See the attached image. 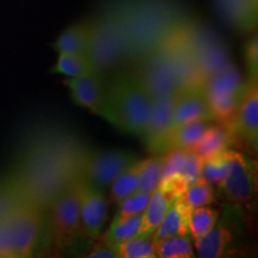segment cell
Listing matches in <instances>:
<instances>
[{
	"mask_svg": "<svg viewBox=\"0 0 258 258\" xmlns=\"http://www.w3.org/2000/svg\"><path fill=\"white\" fill-rule=\"evenodd\" d=\"M190 212L191 209L186 206L182 195L177 198L152 233L154 243L172 235H189Z\"/></svg>",
	"mask_w": 258,
	"mask_h": 258,
	"instance_id": "16",
	"label": "cell"
},
{
	"mask_svg": "<svg viewBox=\"0 0 258 258\" xmlns=\"http://www.w3.org/2000/svg\"><path fill=\"white\" fill-rule=\"evenodd\" d=\"M44 209L25 202L0 219V258H27L43 247Z\"/></svg>",
	"mask_w": 258,
	"mask_h": 258,
	"instance_id": "3",
	"label": "cell"
},
{
	"mask_svg": "<svg viewBox=\"0 0 258 258\" xmlns=\"http://www.w3.org/2000/svg\"><path fill=\"white\" fill-rule=\"evenodd\" d=\"M143 213L131 215L127 218H115L112 219L110 226L104 233H101L99 237L105 241L106 244L115 247L116 245L122 241L131 239V238L138 235L139 227H140Z\"/></svg>",
	"mask_w": 258,
	"mask_h": 258,
	"instance_id": "21",
	"label": "cell"
},
{
	"mask_svg": "<svg viewBox=\"0 0 258 258\" xmlns=\"http://www.w3.org/2000/svg\"><path fill=\"white\" fill-rule=\"evenodd\" d=\"M117 258H157L152 234L135 235L114 247Z\"/></svg>",
	"mask_w": 258,
	"mask_h": 258,
	"instance_id": "23",
	"label": "cell"
},
{
	"mask_svg": "<svg viewBox=\"0 0 258 258\" xmlns=\"http://www.w3.org/2000/svg\"><path fill=\"white\" fill-rule=\"evenodd\" d=\"M244 60L249 76L247 78H258V40L257 35L251 36L244 46Z\"/></svg>",
	"mask_w": 258,
	"mask_h": 258,
	"instance_id": "32",
	"label": "cell"
},
{
	"mask_svg": "<svg viewBox=\"0 0 258 258\" xmlns=\"http://www.w3.org/2000/svg\"><path fill=\"white\" fill-rule=\"evenodd\" d=\"M233 141V135L227 128L219 123L211 124L192 151L205 159L231 148Z\"/></svg>",
	"mask_w": 258,
	"mask_h": 258,
	"instance_id": "20",
	"label": "cell"
},
{
	"mask_svg": "<svg viewBox=\"0 0 258 258\" xmlns=\"http://www.w3.org/2000/svg\"><path fill=\"white\" fill-rule=\"evenodd\" d=\"M194 240V249L199 257L220 258L232 241V232L222 224H215L211 231Z\"/></svg>",
	"mask_w": 258,
	"mask_h": 258,
	"instance_id": "18",
	"label": "cell"
},
{
	"mask_svg": "<svg viewBox=\"0 0 258 258\" xmlns=\"http://www.w3.org/2000/svg\"><path fill=\"white\" fill-rule=\"evenodd\" d=\"M28 202L4 176L0 177V219ZM30 203V202H29Z\"/></svg>",
	"mask_w": 258,
	"mask_h": 258,
	"instance_id": "31",
	"label": "cell"
},
{
	"mask_svg": "<svg viewBox=\"0 0 258 258\" xmlns=\"http://www.w3.org/2000/svg\"><path fill=\"white\" fill-rule=\"evenodd\" d=\"M91 21H83L71 25L61 32L54 42V49L57 53H71L88 55L91 40Z\"/></svg>",
	"mask_w": 258,
	"mask_h": 258,
	"instance_id": "17",
	"label": "cell"
},
{
	"mask_svg": "<svg viewBox=\"0 0 258 258\" xmlns=\"http://www.w3.org/2000/svg\"><path fill=\"white\" fill-rule=\"evenodd\" d=\"M211 124V121H191L179 125L164 141L160 154L173 150V148L192 151V148L201 140L202 135L205 134V132Z\"/></svg>",
	"mask_w": 258,
	"mask_h": 258,
	"instance_id": "19",
	"label": "cell"
},
{
	"mask_svg": "<svg viewBox=\"0 0 258 258\" xmlns=\"http://www.w3.org/2000/svg\"><path fill=\"white\" fill-rule=\"evenodd\" d=\"M163 153L143 159L138 190L152 194L163 178Z\"/></svg>",
	"mask_w": 258,
	"mask_h": 258,
	"instance_id": "28",
	"label": "cell"
},
{
	"mask_svg": "<svg viewBox=\"0 0 258 258\" xmlns=\"http://www.w3.org/2000/svg\"><path fill=\"white\" fill-rule=\"evenodd\" d=\"M79 212L84 235L90 240L99 237L108 219V199L104 191L79 177Z\"/></svg>",
	"mask_w": 258,
	"mask_h": 258,
	"instance_id": "9",
	"label": "cell"
},
{
	"mask_svg": "<svg viewBox=\"0 0 258 258\" xmlns=\"http://www.w3.org/2000/svg\"><path fill=\"white\" fill-rule=\"evenodd\" d=\"M228 150L202 159L200 176L207 179L212 184H220L228 170Z\"/></svg>",
	"mask_w": 258,
	"mask_h": 258,
	"instance_id": "29",
	"label": "cell"
},
{
	"mask_svg": "<svg viewBox=\"0 0 258 258\" xmlns=\"http://www.w3.org/2000/svg\"><path fill=\"white\" fill-rule=\"evenodd\" d=\"M153 99L133 71L122 73L105 85L99 116L121 132L140 138Z\"/></svg>",
	"mask_w": 258,
	"mask_h": 258,
	"instance_id": "2",
	"label": "cell"
},
{
	"mask_svg": "<svg viewBox=\"0 0 258 258\" xmlns=\"http://www.w3.org/2000/svg\"><path fill=\"white\" fill-rule=\"evenodd\" d=\"M156 254L159 258H192L195 250L189 235H172L156 241Z\"/></svg>",
	"mask_w": 258,
	"mask_h": 258,
	"instance_id": "24",
	"label": "cell"
},
{
	"mask_svg": "<svg viewBox=\"0 0 258 258\" xmlns=\"http://www.w3.org/2000/svg\"><path fill=\"white\" fill-rule=\"evenodd\" d=\"M88 257L90 258H117L114 247L106 244L101 237L92 240L91 247L89 250Z\"/></svg>",
	"mask_w": 258,
	"mask_h": 258,
	"instance_id": "33",
	"label": "cell"
},
{
	"mask_svg": "<svg viewBox=\"0 0 258 258\" xmlns=\"http://www.w3.org/2000/svg\"><path fill=\"white\" fill-rule=\"evenodd\" d=\"M143 159H138L134 164L122 171L110 184V201L118 203L132 192L137 191L140 180Z\"/></svg>",
	"mask_w": 258,
	"mask_h": 258,
	"instance_id": "22",
	"label": "cell"
},
{
	"mask_svg": "<svg viewBox=\"0 0 258 258\" xmlns=\"http://www.w3.org/2000/svg\"><path fill=\"white\" fill-rule=\"evenodd\" d=\"M257 167L256 159L233 148L228 150V170L219 186L232 203L245 205L256 195Z\"/></svg>",
	"mask_w": 258,
	"mask_h": 258,
	"instance_id": "8",
	"label": "cell"
},
{
	"mask_svg": "<svg viewBox=\"0 0 258 258\" xmlns=\"http://www.w3.org/2000/svg\"><path fill=\"white\" fill-rule=\"evenodd\" d=\"M163 178L177 175L190 183L201 175L202 158L194 151L173 148L163 153Z\"/></svg>",
	"mask_w": 258,
	"mask_h": 258,
	"instance_id": "14",
	"label": "cell"
},
{
	"mask_svg": "<svg viewBox=\"0 0 258 258\" xmlns=\"http://www.w3.org/2000/svg\"><path fill=\"white\" fill-rule=\"evenodd\" d=\"M62 84L69 89L71 98L77 105L88 109L97 116L101 115L105 89L103 74L89 72L78 77H66Z\"/></svg>",
	"mask_w": 258,
	"mask_h": 258,
	"instance_id": "13",
	"label": "cell"
},
{
	"mask_svg": "<svg viewBox=\"0 0 258 258\" xmlns=\"http://www.w3.org/2000/svg\"><path fill=\"white\" fill-rule=\"evenodd\" d=\"M84 235L79 212V177L67 184L44 211L43 246L70 250Z\"/></svg>",
	"mask_w": 258,
	"mask_h": 258,
	"instance_id": "4",
	"label": "cell"
},
{
	"mask_svg": "<svg viewBox=\"0 0 258 258\" xmlns=\"http://www.w3.org/2000/svg\"><path fill=\"white\" fill-rule=\"evenodd\" d=\"M90 150L59 128H40L25 139L4 177L28 202L46 211L71 180L80 176Z\"/></svg>",
	"mask_w": 258,
	"mask_h": 258,
	"instance_id": "1",
	"label": "cell"
},
{
	"mask_svg": "<svg viewBox=\"0 0 258 258\" xmlns=\"http://www.w3.org/2000/svg\"><path fill=\"white\" fill-rule=\"evenodd\" d=\"M178 93L160 96L153 99L146 125H145L143 134L140 135V139L143 140L148 152L152 154H159L161 144L169 131L173 104Z\"/></svg>",
	"mask_w": 258,
	"mask_h": 258,
	"instance_id": "12",
	"label": "cell"
},
{
	"mask_svg": "<svg viewBox=\"0 0 258 258\" xmlns=\"http://www.w3.org/2000/svg\"><path fill=\"white\" fill-rule=\"evenodd\" d=\"M50 72L71 78V77H78L89 72H97V71L93 69L88 56L79 55V54L60 53L55 66L50 70Z\"/></svg>",
	"mask_w": 258,
	"mask_h": 258,
	"instance_id": "25",
	"label": "cell"
},
{
	"mask_svg": "<svg viewBox=\"0 0 258 258\" xmlns=\"http://www.w3.org/2000/svg\"><path fill=\"white\" fill-rule=\"evenodd\" d=\"M234 140L241 139L257 150L258 144V78H247L238 110L228 128Z\"/></svg>",
	"mask_w": 258,
	"mask_h": 258,
	"instance_id": "10",
	"label": "cell"
},
{
	"mask_svg": "<svg viewBox=\"0 0 258 258\" xmlns=\"http://www.w3.org/2000/svg\"><path fill=\"white\" fill-rule=\"evenodd\" d=\"M177 198H179V196L175 195L166 186L159 183L157 189L151 194L150 201L143 212L138 235L152 234L159 225L161 219L165 215L167 209L170 208V206Z\"/></svg>",
	"mask_w": 258,
	"mask_h": 258,
	"instance_id": "15",
	"label": "cell"
},
{
	"mask_svg": "<svg viewBox=\"0 0 258 258\" xmlns=\"http://www.w3.org/2000/svg\"><path fill=\"white\" fill-rule=\"evenodd\" d=\"M246 80L232 63L214 72L202 84L211 106L213 120L230 128L243 97Z\"/></svg>",
	"mask_w": 258,
	"mask_h": 258,
	"instance_id": "5",
	"label": "cell"
},
{
	"mask_svg": "<svg viewBox=\"0 0 258 258\" xmlns=\"http://www.w3.org/2000/svg\"><path fill=\"white\" fill-rule=\"evenodd\" d=\"M191 121L214 122L207 96H206L201 85L190 86V88L182 90V91L177 95L175 104H173L171 123L164 141L166 140V138L169 137L176 128H178L179 125L185 124ZM163 144H161V146H163Z\"/></svg>",
	"mask_w": 258,
	"mask_h": 258,
	"instance_id": "11",
	"label": "cell"
},
{
	"mask_svg": "<svg viewBox=\"0 0 258 258\" xmlns=\"http://www.w3.org/2000/svg\"><path fill=\"white\" fill-rule=\"evenodd\" d=\"M182 198L190 209L209 206L214 201V184L199 176L189 183Z\"/></svg>",
	"mask_w": 258,
	"mask_h": 258,
	"instance_id": "26",
	"label": "cell"
},
{
	"mask_svg": "<svg viewBox=\"0 0 258 258\" xmlns=\"http://www.w3.org/2000/svg\"><path fill=\"white\" fill-rule=\"evenodd\" d=\"M150 198L151 192L140 191V190L132 192L127 198L116 203L117 211L115 213V218H127L138 213H143L150 201Z\"/></svg>",
	"mask_w": 258,
	"mask_h": 258,
	"instance_id": "30",
	"label": "cell"
},
{
	"mask_svg": "<svg viewBox=\"0 0 258 258\" xmlns=\"http://www.w3.org/2000/svg\"><path fill=\"white\" fill-rule=\"evenodd\" d=\"M218 209L209 207V206H202L191 209L189 215V235L192 239L202 237L207 232L214 227L219 220Z\"/></svg>",
	"mask_w": 258,
	"mask_h": 258,
	"instance_id": "27",
	"label": "cell"
},
{
	"mask_svg": "<svg viewBox=\"0 0 258 258\" xmlns=\"http://www.w3.org/2000/svg\"><path fill=\"white\" fill-rule=\"evenodd\" d=\"M91 22V40L86 56L97 72L104 74L125 57L121 16L105 15Z\"/></svg>",
	"mask_w": 258,
	"mask_h": 258,
	"instance_id": "6",
	"label": "cell"
},
{
	"mask_svg": "<svg viewBox=\"0 0 258 258\" xmlns=\"http://www.w3.org/2000/svg\"><path fill=\"white\" fill-rule=\"evenodd\" d=\"M138 159L137 154L129 151H93L90 148L84 158L79 177L89 184L104 191L122 171Z\"/></svg>",
	"mask_w": 258,
	"mask_h": 258,
	"instance_id": "7",
	"label": "cell"
}]
</instances>
